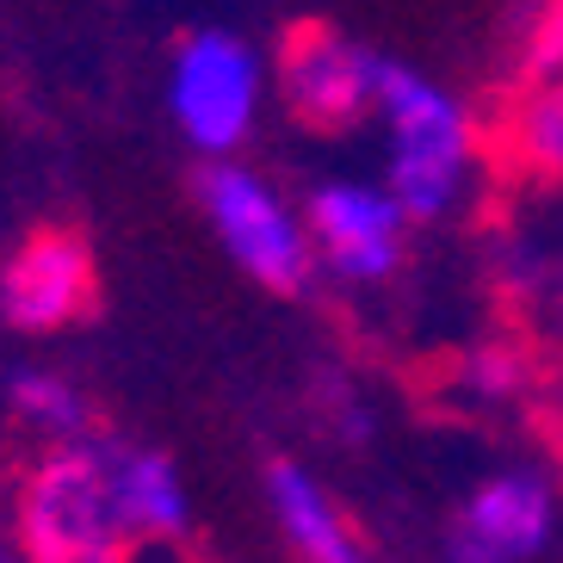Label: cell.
I'll return each instance as SVG.
<instances>
[{"mask_svg":"<svg viewBox=\"0 0 563 563\" xmlns=\"http://www.w3.org/2000/svg\"><path fill=\"white\" fill-rule=\"evenodd\" d=\"M372 118L384 131V174L378 180L397 192V205L415 223H446L464 211L471 186H477V118L471 106L440 87L433 75L384 56L378 63V100Z\"/></svg>","mask_w":563,"mask_h":563,"instance_id":"6da1fadb","label":"cell"},{"mask_svg":"<svg viewBox=\"0 0 563 563\" xmlns=\"http://www.w3.org/2000/svg\"><path fill=\"white\" fill-rule=\"evenodd\" d=\"M7 397H13L19 421H32L37 433H51V440H75L87 428V402L81 390L56 372H13L7 384Z\"/></svg>","mask_w":563,"mask_h":563,"instance_id":"7c38bea8","label":"cell"},{"mask_svg":"<svg viewBox=\"0 0 563 563\" xmlns=\"http://www.w3.org/2000/svg\"><path fill=\"white\" fill-rule=\"evenodd\" d=\"M545 298H551V310L563 316V242H558V254L545 261Z\"/></svg>","mask_w":563,"mask_h":563,"instance_id":"9a60e30c","label":"cell"},{"mask_svg":"<svg viewBox=\"0 0 563 563\" xmlns=\"http://www.w3.org/2000/svg\"><path fill=\"white\" fill-rule=\"evenodd\" d=\"M303 223L316 242V266L347 285H384L402 273L415 217L397 205L384 180H322L303 199Z\"/></svg>","mask_w":563,"mask_h":563,"instance_id":"8992f818","label":"cell"},{"mask_svg":"<svg viewBox=\"0 0 563 563\" xmlns=\"http://www.w3.org/2000/svg\"><path fill=\"white\" fill-rule=\"evenodd\" d=\"M551 68H563V0H545L532 13V32L520 44V81L527 75H551Z\"/></svg>","mask_w":563,"mask_h":563,"instance_id":"4fadbf2b","label":"cell"},{"mask_svg":"<svg viewBox=\"0 0 563 563\" xmlns=\"http://www.w3.org/2000/svg\"><path fill=\"white\" fill-rule=\"evenodd\" d=\"M501 143H508L520 174L563 186V68L520 81V93L508 106V124H501Z\"/></svg>","mask_w":563,"mask_h":563,"instance_id":"8fae6325","label":"cell"},{"mask_svg":"<svg viewBox=\"0 0 563 563\" xmlns=\"http://www.w3.org/2000/svg\"><path fill=\"white\" fill-rule=\"evenodd\" d=\"M266 501H273L285 545L303 563H378V551L365 545V532L341 514V501L329 496V483L316 477L310 464L298 459L266 464Z\"/></svg>","mask_w":563,"mask_h":563,"instance_id":"9c48e42d","label":"cell"},{"mask_svg":"<svg viewBox=\"0 0 563 563\" xmlns=\"http://www.w3.org/2000/svg\"><path fill=\"white\" fill-rule=\"evenodd\" d=\"M131 532L118 520L100 446H68L37 464L19 489V551L25 563H118Z\"/></svg>","mask_w":563,"mask_h":563,"instance_id":"3957f363","label":"cell"},{"mask_svg":"<svg viewBox=\"0 0 563 563\" xmlns=\"http://www.w3.org/2000/svg\"><path fill=\"white\" fill-rule=\"evenodd\" d=\"M167 112L199 155L249 150L266 112V56L235 32H192L167 63Z\"/></svg>","mask_w":563,"mask_h":563,"instance_id":"277c9868","label":"cell"},{"mask_svg":"<svg viewBox=\"0 0 563 563\" xmlns=\"http://www.w3.org/2000/svg\"><path fill=\"white\" fill-rule=\"evenodd\" d=\"M100 459H106V483H112V501H118V520L131 532L136 545H167L180 539L186 520H192V501H186V483L174 471L167 452H150V446H106L100 440Z\"/></svg>","mask_w":563,"mask_h":563,"instance_id":"30bf717a","label":"cell"},{"mask_svg":"<svg viewBox=\"0 0 563 563\" xmlns=\"http://www.w3.org/2000/svg\"><path fill=\"white\" fill-rule=\"evenodd\" d=\"M0 563H25V551H19V545H0Z\"/></svg>","mask_w":563,"mask_h":563,"instance_id":"2e32d148","label":"cell"},{"mask_svg":"<svg viewBox=\"0 0 563 563\" xmlns=\"http://www.w3.org/2000/svg\"><path fill=\"white\" fill-rule=\"evenodd\" d=\"M563 532L558 477L532 459L483 471L446 520V563H545Z\"/></svg>","mask_w":563,"mask_h":563,"instance_id":"5b68a950","label":"cell"},{"mask_svg":"<svg viewBox=\"0 0 563 563\" xmlns=\"http://www.w3.org/2000/svg\"><path fill=\"white\" fill-rule=\"evenodd\" d=\"M199 205H205V217H211L223 254H230L261 291L291 298V291L310 285V273H316L310 223H303V211L266 180L261 167L217 155L199 174Z\"/></svg>","mask_w":563,"mask_h":563,"instance_id":"7a4b0ae2","label":"cell"},{"mask_svg":"<svg viewBox=\"0 0 563 563\" xmlns=\"http://www.w3.org/2000/svg\"><path fill=\"white\" fill-rule=\"evenodd\" d=\"M378 51H365L341 32L303 25L285 37L279 51V100L291 106V118L316 124V131H347L360 118H372L378 100Z\"/></svg>","mask_w":563,"mask_h":563,"instance_id":"52a82bcc","label":"cell"},{"mask_svg":"<svg viewBox=\"0 0 563 563\" xmlns=\"http://www.w3.org/2000/svg\"><path fill=\"white\" fill-rule=\"evenodd\" d=\"M93 303V254L81 235L44 230L19 242V254L0 273V310L19 329H63Z\"/></svg>","mask_w":563,"mask_h":563,"instance_id":"ba28073f","label":"cell"},{"mask_svg":"<svg viewBox=\"0 0 563 563\" xmlns=\"http://www.w3.org/2000/svg\"><path fill=\"white\" fill-rule=\"evenodd\" d=\"M464 384H471V397H477V402H501V397H514L520 372H514L508 353H477L471 372H464Z\"/></svg>","mask_w":563,"mask_h":563,"instance_id":"5bb4252c","label":"cell"}]
</instances>
